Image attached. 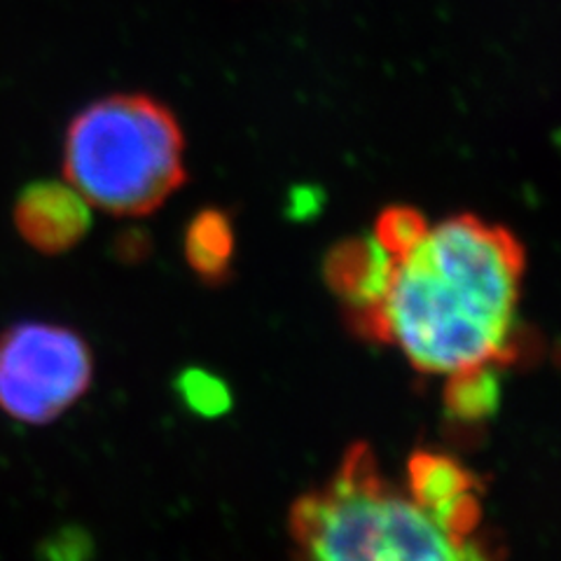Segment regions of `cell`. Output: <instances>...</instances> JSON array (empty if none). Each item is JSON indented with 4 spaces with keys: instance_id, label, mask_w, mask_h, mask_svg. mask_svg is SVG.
I'll return each instance as SVG.
<instances>
[{
    "instance_id": "cell-1",
    "label": "cell",
    "mask_w": 561,
    "mask_h": 561,
    "mask_svg": "<svg viewBox=\"0 0 561 561\" xmlns=\"http://www.w3.org/2000/svg\"><path fill=\"white\" fill-rule=\"evenodd\" d=\"M522 276L524 249L505 227L468 214L428 227L396 260L373 340L433 375L511 360Z\"/></svg>"
},
{
    "instance_id": "cell-2",
    "label": "cell",
    "mask_w": 561,
    "mask_h": 561,
    "mask_svg": "<svg viewBox=\"0 0 561 561\" xmlns=\"http://www.w3.org/2000/svg\"><path fill=\"white\" fill-rule=\"evenodd\" d=\"M290 534L300 561H501L386 482L367 445L351 447L330 484L293 505Z\"/></svg>"
},
{
    "instance_id": "cell-3",
    "label": "cell",
    "mask_w": 561,
    "mask_h": 561,
    "mask_svg": "<svg viewBox=\"0 0 561 561\" xmlns=\"http://www.w3.org/2000/svg\"><path fill=\"white\" fill-rule=\"evenodd\" d=\"M183 152L181 125L167 105L144 94H113L68 125L64 173L90 206L148 216L185 183Z\"/></svg>"
},
{
    "instance_id": "cell-4",
    "label": "cell",
    "mask_w": 561,
    "mask_h": 561,
    "mask_svg": "<svg viewBox=\"0 0 561 561\" xmlns=\"http://www.w3.org/2000/svg\"><path fill=\"white\" fill-rule=\"evenodd\" d=\"M92 348L80 332L22 321L0 332V410L24 424L57 421L90 391Z\"/></svg>"
},
{
    "instance_id": "cell-5",
    "label": "cell",
    "mask_w": 561,
    "mask_h": 561,
    "mask_svg": "<svg viewBox=\"0 0 561 561\" xmlns=\"http://www.w3.org/2000/svg\"><path fill=\"white\" fill-rule=\"evenodd\" d=\"M396 257L386 253L375 237L344 239L323 260V276L365 337L375 335L379 309L391 288Z\"/></svg>"
},
{
    "instance_id": "cell-6",
    "label": "cell",
    "mask_w": 561,
    "mask_h": 561,
    "mask_svg": "<svg viewBox=\"0 0 561 561\" xmlns=\"http://www.w3.org/2000/svg\"><path fill=\"white\" fill-rule=\"evenodd\" d=\"M14 225L31 249L59 255L90 232L92 208L70 183L35 181L14 202Z\"/></svg>"
},
{
    "instance_id": "cell-7",
    "label": "cell",
    "mask_w": 561,
    "mask_h": 561,
    "mask_svg": "<svg viewBox=\"0 0 561 561\" xmlns=\"http://www.w3.org/2000/svg\"><path fill=\"white\" fill-rule=\"evenodd\" d=\"M234 253V232L218 208H206L190 220L185 230V257L192 272L218 284L230 274Z\"/></svg>"
},
{
    "instance_id": "cell-8",
    "label": "cell",
    "mask_w": 561,
    "mask_h": 561,
    "mask_svg": "<svg viewBox=\"0 0 561 561\" xmlns=\"http://www.w3.org/2000/svg\"><path fill=\"white\" fill-rule=\"evenodd\" d=\"M408 480L412 501L424 511H435V507L476 489V480L459 461L433 451L412 454L408 463Z\"/></svg>"
},
{
    "instance_id": "cell-9",
    "label": "cell",
    "mask_w": 561,
    "mask_h": 561,
    "mask_svg": "<svg viewBox=\"0 0 561 561\" xmlns=\"http://www.w3.org/2000/svg\"><path fill=\"white\" fill-rule=\"evenodd\" d=\"M445 408L451 419L463 424H478L494 416L501 408V377L491 363L451 373L445 386Z\"/></svg>"
},
{
    "instance_id": "cell-10",
    "label": "cell",
    "mask_w": 561,
    "mask_h": 561,
    "mask_svg": "<svg viewBox=\"0 0 561 561\" xmlns=\"http://www.w3.org/2000/svg\"><path fill=\"white\" fill-rule=\"evenodd\" d=\"M173 391L183 402V408L202 419H218L232 410V391L225 379L202 370L187 367L173 381Z\"/></svg>"
},
{
    "instance_id": "cell-11",
    "label": "cell",
    "mask_w": 561,
    "mask_h": 561,
    "mask_svg": "<svg viewBox=\"0 0 561 561\" xmlns=\"http://www.w3.org/2000/svg\"><path fill=\"white\" fill-rule=\"evenodd\" d=\"M428 232V220L419 214L412 206H391L381 210L375 225V239L379 241L381 249L393 255L396 260H402L410 255L419 241Z\"/></svg>"
},
{
    "instance_id": "cell-12",
    "label": "cell",
    "mask_w": 561,
    "mask_h": 561,
    "mask_svg": "<svg viewBox=\"0 0 561 561\" xmlns=\"http://www.w3.org/2000/svg\"><path fill=\"white\" fill-rule=\"evenodd\" d=\"M433 519L443 526V529L454 536V538H468L476 534L478 524L482 519V507L478 496L468 491V494H461L459 499H454L435 511H428Z\"/></svg>"
},
{
    "instance_id": "cell-13",
    "label": "cell",
    "mask_w": 561,
    "mask_h": 561,
    "mask_svg": "<svg viewBox=\"0 0 561 561\" xmlns=\"http://www.w3.org/2000/svg\"><path fill=\"white\" fill-rule=\"evenodd\" d=\"M43 557L45 561H90L92 538L70 526L43 542Z\"/></svg>"
},
{
    "instance_id": "cell-14",
    "label": "cell",
    "mask_w": 561,
    "mask_h": 561,
    "mask_svg": "<svg viewBox=\"0 0 561 561\" xmlns=\"http://www.w3.org/2000/svg\"><path fill=\"white\" fill-rule=\"evenodd\" d=\"M136 249L146 251L148 249V239H140L138 241V234L136 232H127L122 239H117V253L125 257V260H134L138 257L136 255Z\"/></svg>"
}]
</instances>
